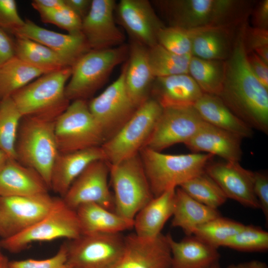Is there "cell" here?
<instances>
[{"label": "cell", "mask_w": 268, "mask_h": 268, "mask_svg": "<svg viewBox=\"0 0 268 268\" xmlns=\"http://www.w3.org/2000/svg\"><path fill=\"white\" fill-rule=\"evenodd\" d=\"M244 43L247 52H253L268 64V30L247 24L244 32Z\"/></svg>", "instance_id": "7bdbcfd3"}, {"label": "cell", "mask_w": 268, "mask_h": 268, "mask_svg": "<svg viewBox=\"0 0 268 268\" xmlns=\"http://www.w3.org/2000/svg\"><path fill=\"white\" fill-rule=\"evenodd\" d=\"M220 215L218 209L198 202L180 187L176 188L172 226L181 228L187 236L193 235L198 226Z\"/></svg>", "instance_id": "4dcf8cb0"}, {"label": "cell", "mask_w": 268, "mask_h": 268, "mask_svg": "<svg viewBox=\"0 0 268 268\" xmlns=\"http://www.w3.org/2000/svg\"><path fill=\"white\" fill-rule=\"evenodd\" d=\"M248 63L260 83L268 89V64L253 52H247Z\"/></svg>", "instance_id": "bcb514c9"}, {"label": "cell", "mask_w": 268, "mask_h": 268, "mask_svg": "<svg viewBox=\"0 0 268 268\" xmlns=\"http://www.w3.org/2000/svg\"><path fill=\"white\" fill-rule=\"evenodd\" d=\"M110 164L105 160L89 164L72 182L65 196L64 202L76 210L80 205L94 203L114 211L113 195L108 185Z\"/></svg>", "instance_id": "9a60e30c"}, {"label": "cell", "mask_w": 268, "mask_h": 268, "mask_svg": "<svg viewBox=\"0 0 268 268\" xmlns=\"http://www.w3.org/2000/svg\"><path fill=\"white\" fill-rule=\"evenodd\" d=\"M139 155L154 197L205 172L214 156L195 152L165 154L145 147Z\"/></svg>", "instance_id": "3957f363"}, {"label": "cell", "mask_w": 268, "mask_h": 268, "mask_svg": "<svg viewBox=\"0 0 268 268\" xmlns=\"http://www.w3.org/2000/svg\"><path fill=\"white\" fill-rule=\"evenodd\" d=\"M208 268H221L219 264V262H218L214 263V264H213L212 265H211Z\"/></svg>", "instance_id": "11a10c76"}, {"label": "cell", "mask_w": 268, "mask_h": 268, "mask_svg": "<svg viewBox=\"0 0 268 268\" xmlns=\"http://www.w3.org/2000/svg\"><path fill=\"white\" fill-rule=\"evenodd\" d=\"M242 138L207 123L184 144L195 153L217 155L224 161L239 162L242 156Z\"/></svg>", "instance_id": "cb8c5ba5"}, {"label": "cell", "mask_w": 268, "mask_h": 268, "mask_svg": "<svg viewBox=\"0 0 268 268\" xmlns=\"http://www.w3.org/2000/svg\"><path fill=\"white\" fill-rule=\"evenodd\" d=\"M114 211L134 221L139 210L154 197L139 153L110 165Z\"/></svg>", "instance_id": "52a82bcc"}, {"label": "cell", "mask_w": 268, "mask_h": 268, "mask_svg": "<svg viewBox=\"0 0 268 268\" xmlns=\"http://www.w3.org/2000/svg\"><path fill=\"white\" fill-rule=\"evenodd\" d=\"M14 0H0V28L11 33L24 24Z\"/></svg>", "instance_id": "ee69618b"}, {"label": "cell", "mask_w": 268, "mask_h": 268, "mask_svg": "<svg viewBox=\"0 0 268 268\" xmlns=\"http://www.w3.org/2000/svg\"><path fill=\"white\" fill-rule=\"evenodd\" d=\"M226 268H268V267L264 262L259 260H251L238 264H231Z\"/></svg>", "instance_id": "816d5d0a"}, {"label": "cell", "mask_w": 268, "mask_h": 268, "mask_svg": "<svg viewBox=\"0 0 268 268\" xmlns=\"http://www.w3.org/2000/svg\"><path fill=\"white\" fill-rule=\"evenodd\" d=\"M205 173L219 186L227 199L243 206L260 209L253 189V171L243 168L238 162L209 163Z\"/></svg>", "instance_id": "d6986e66"}, {"label": "cell", "mask_w": 268, "mask_h": 268, "mask_svg": "<svg viewBox=\"0 0 268 268\" xmlns=\"http://www.w3.org/2000/svg\"><path fill=\"white\" fill-rule=\"evenodd\" d=\"M81 235L75 210L68 206L62 198H57L49 212L29 228L13 237L0 241L1 248L17 253L36 242L50 241L59 238L69 240Z\"/></svg>", "instance_id": "9c48e42d"}, {"label": "cell", "mask_w": 268, "mask_h": 268, "mask_svg": "<svg viewBox=\"0 0 268 268\" xmlns=\"http://www.w3.org/2000/svg\"><path fill=\"white\" fill-rule=\"evenodd\" d=\"M175 189L153 197L137 213L134 219V233L144 238H154L161 234L167 220L172 216Z\"/></svg>", "instance_id": "484cf974"}, {"label": "cell", "mask_w": 268, "mask_h": 268, "mask_svg": "<svg viewBox=\"0 0 268 268\" xmlns=\"http://www.w3.org/2000/svg\"><path fill=\"white\" fill-rule=\"evenodd\" d=\"M253 189L266 220L268 219V177L262 172H253Z\"/></svg>", "instance_id": "f6af8a7d"}, {"label": "cell", "mask_w": 268, "mask_h": 268, "mask_svg": "<svg viewBox=\"0 0 268 268\" xmlns=\"http://www.w3.org/2000/svg\"><path fill=\"white\" fill-rule=\"evenodd\" d=\"M31 5L35 10L60 8L66 5L64 0H34Z\"/></svg>", "instance_id": "f907efd6"}, {"label": "cell", "mask_w": 268, "mask_h": 268, "mask_svg": "<svg viewBox=\"0 0 268 268\" xmlns=\"http://www.w3.org/2000/svg\"><path fill=\"white\" fill-rule=\"evenodd\" d=\"M8 260L6 257H4L0 261V268H7Z\"/></svg>", "instance_id": "db71d44e"}, {"label": "cell", "mask_w": 268, "mask_h": 268, "mask_svg": "<svg viewBox=\"0 0 268 268\" xmlns=\"http://www.w3.org/2000/svg\"><path fill=\"white\" fill-rule=\"evenodd\" d=\"M244 224L221 215L198 226L193 235L218 249L226 243Z\"/></svg>", "instance_id": "74e56055"}, {"label": "cell", "mask_w": 268, "mask_h": 268, "mask_svg": "<svg viewBox=\"0 0 268 268\" xmlns=\"http://www.w3.org/2000/svg\"><path fill=\"white\" fill-rule=\"evenodd\" d=\"M124 241L123 255L117 268H171L167 235L148 239L134 233L124 237Z\"/></svg>", "instance_id": "ac0fdd59"}, {"label": "cell", "mask_w": 268, "mask_h": 268, "mask_svg": "<svg viewBox=\"0 0 268 268\" xmlns=\"http://www.w3.org/2000/svg\"><path fill=\"white\" fill-rule=\"evenodd\" d=\"M14 56L15 42L0 28V66Z\"/></svg>", "instance_id": "c3c4849f"}, {"label": "cell", "mask_w": 268, "mask_h": 268, "mask_svg": "<svg viewBox=\"0 0 268 268\" xmlns=\"http://www.w3.org/2000/svg\"><path fill=\"white\" fill-rule=\"evenodd\" d=\"M171 253V268H208L219 262L218 249L192 235L181 241L167 235Z\"/></svg>", "instance_id": "4316f807"}, {"label": "cell", "mask_w": 268, "mask_h": 268, "mask_svg": "<svg viewBox=\"0 0 268 268\" xmlns=\"http://www.w3.org/2000/svg\"><path fill=\"white\" fill-rule=\"evenodd\" d=\"M57 199L49 193L0 197V237L6 239L29 228L49 212Z\"/></svg>", "instance_id": "4fadbf2b"}, {"label": "cell", "mask_w": 268, "mask_h": 268, "mask_svg": "<svg viewBox=\"0 0 268 268\" xmlns=\"http://www.w3.org/2000/svg\"><path fill=\"white\" fill-rule=\"evenodd\" d=\"M7 268H71L67 261L66 243L61 245L57 252L50 258L8 261Z\"/></svg>", "instance_id": "b9f144b4"}, {"label": "cell", "mask_w": 268, "mask_h": 268, "mask_svg": "<svg viewBox=\"0 0 268 268\" xmlns=\"http://www.w3.org/2000/svg\"><path fill=\"white\" fill-rule=\"evenodd\" d=\"M114 0H92L82 20L81 33L91 50H103L124 44L125 36L116 24Z\"/></svg>", "instance_id": "2e32d148"}, {"label": "cell", "mask_w": 268, "mask_h": 268, "mask_svg": "<svg viewBox=\"0 0 268 268\" xmlns=\"http://www.w3.org/2000/svg\"><path fill=\"white\" fill-rule=\"evenodd\" d=\"M205 123L193 106L163 108L144 147L161 152L177 143L185 144Z\"/></svg>", "instance_id": "5bb4252c"}, {"label": "cell", "mask_w": 268, "mask_h": 268, "mask_svg": "<svg viewBox=\"0 0 268 268\" xmlns=\"http://www.w3.org/2000/svg\"><path fill=\"white\" fill-rule=\"evenodd\" d=\"M129 46L125 44L103 50H91L71 67V74L65 88L70 102L86 100L106 82L114 68L128 57Z\"/></svg>", "instance_id": "8992f818"}, {"label": "cell", "mask_w": 268, "mask_h": 268, "mask_svg": "<svg viewBox=\"0 0 268 268\" xmlns=\"http://www.w3.org/2000/svg\"><path fill=\"white\" fill-rule=\"evenodd\" d=\"M51 72L14 56L0 66V101L11 97L35 78Z\"/></svg>", "instance_id": "1f68e13d"}, {"label": "cell", "mask_w": 268, "mask_h": 268, "mask_svg": "<svg viewBox=\"0 0 268 268\" xmlns=\"http://www.w3.org/2000/svg\"><path fill=\"white\" fill-rule=\"evenodd\" d=\"M115 10L132 41L147 48L157 44L158 33L165 26L148 0H121Z\"/></svg>", "instance_id": "e0dca14e"}, {"label": "cell", "mask_w": 268, "mask_h": 268, "mask_svg": "<svg viewBox=\"0 0 268 268\" xmlns=\"http://www.w3.org/2000/svg\"><path fill=\"white\" fill-rule=\"evenodd\" d=\"M71 268H117L123 255L121 233L81 234L66 243Z\"/></svg>", "instance_id": "8fae6325"}, {"label": "cell", "mask_w": 268, "mask_h": 268, "mask_svg": "<svg viewBox=\"0 0 268 268\" xmlns=\"http://www.w3.org/2000/svg\"><path fill=\"white\" fill-rule=\"evenodd\" d=\"M47 184L33 169L8 158L0 171V197H28L48 193Z\"/></svg>", "instance_id": "d4e9b609"}, {"label": "cell", "mask_w": 268, "mask_h": 268, "mask_svg": "<svg viewBox=\"0 0 268 268\" xmlns=\"http://www.w3.org/2000/svg\"><path fill=\"white\" fill-rule=\"evenodd\" d=\"M247 23L237 31L230 55L225 61L224 80L218 96L251 128L268 133V89L256 78L248 63L244 43Z\"/></svg>", "instance_id": "6da1fadb"}, {"label": "cell", "mask_w": 268, "mask_h": 268, "mask_svg": "<svg viewBox=\"0 0 268 268\" xmlns=\"http://www.w3.org/2000/svg\"><path fill=\"white\" fill-rule=\"evenodd\" d=\"M178 187L196 201L213 209H218L228 199L217 184L205 172Z\"/></svg>", "instance_id": "d590c367"}, {"label": "cell", "mask_w": 268, "mask_h": 268, "mask_svg": "<svg viewBox=\"0 0 268 268\" xmlns=\"http://www.w3.org/2000/svg\"><path fill=\"white\" fill-rule=\"evenodd\" d=\"M98 160H105L101 146L67 153L59 152L52 168L50 190L63 198L85 168Z\"/></svg>", "instance_id": "7402d4cb"}, {"label": "cell", "mask_w": 268, "mask_h": 268, "mask_svg": "<svg viewBox=\"0 0 268 268\" xmlns=\"http://www.w3.org/2000/svg\"><path fill=\"white\" fill-rule=\"evenodd\" d=\"M205 28L185 29L165 26L158 33L157 43L176 54L192 55L193 40Z\"/></svg>", "instance_id": "f35d334b"}, {"label": "cell", "mask_w": 268, "mask_h": 268, "mask_svg": "<svg viewBox=\"0 0 268 268\" xmlns=\"http://www.w3.org/2000/svg\"><path fill=\"white\" fill-rule=\"evenodd\" d=\"M1 245H0V261L4 257L3 256L1 252Z\"/></svg>", "instance_id": "9f6ffc18"}, {"label": "cell", "mask_w": 268, "mask_h": 268, "mask_svg": "<svg viewBox=\"0 0 268 268\" xmlns=\"http://www.w3.org/2000/svg\"><path fill=\"white\" fill-rule=\"evenodd\" d=\"M41 20L51 23L67 31L68 34L81 33L82 20L67 5L56 9H38Z\"/></svg>", "instance_id": "60d3db41"}, {"label": "cell", "mask_w": 268, "mask_h": 268, "mask_svg": "<svg viewBox=\"0 0 268 268\" xmlns=\"http://www.w3.org/2000/svg\"><path fill=\"white\" fill-rule=\"evenodd\" d=\"M126 63L117 79L88 103L91 113L103 132L105 142L119 131L138 108L126 88Z\"/></svg>", "instance_id": "7c38bea8"}, {"label": "cell", "mask_w": 268, "mask_h": 268, "mask_svg": "<svg viewBox=\"0 0 268 268\" xmlns=\"http://www.w3.org/2000/svg\"><path fill=\"white\" fill-rule=\"evenodd\" d=\"M71 71L67 67L48 73L14 93L11 98L22 116L55 121L70 103L65 88Z\"/></svg>", "instance_id": "5b68a950"}, {"label": "cell", "mask_w": 268, "mask_h": 268, "mask_svg": "<svg viewBox=\"0 0 268 268\" xmlns=\"http://www.w3.org/2000/svg\"><path fill=\"white\" fill-rule=\"evenodd\" d=\"M147 56L155 77L189 74L192 55H177L157 43L147 48Z\"/></svg>", "instance_id": "e575fe53"}, {"label": "cell", "mask_w": 268, "mask_h": 268, "mask_svg": "<svg viewBox=\"0 0 268 268\" xmlns=\"http://www.w3.org/2000/svg\"><path fill=\"white\" fill-rule=\"evenodd\" d=\"M206 123L243 138L253 135V129L238 118L216 95L203 93L193 106Z\"/></svg>", "instance_id": "83f0119b"}, {"label": "cell", "mask_w": 268, "mask_h": 268, "mask_svg": "<svg viewBox=\"0 0 268 268\" xmlns=\"http://www.w3.org/2000/svg\"><path fill=\"white\" fill-rule=\"evenodd\" d=\"M239 27L217 26L203 29L193 40L192 55L205 60H226L233 49L237 31L235 30Z\"/></svg>", "instance_id": "f546056e"}, {"label": "cell", "mask_w": 268, "mask_h": 268, "mask_svg": "<svg viewBox=\"0 0 268 268\" xmlns=\"http://www.w3.org/2000/svg\"><path fill=\"white\" fill-rule=\"evenodd\" d=\"M9 158L7 154L0 150V171L4 166L8 159Z\"/></svg>", "instance_id": "f5cc1de1"}, {"label": "cell", "mask_w": 268, "mask_h": 268, "mask_svg": "<svg viewBox=\"0 0 268 268\" xmlns=\"http://www.w3.org/2000/svg\"><path fill=\"white\" fill-rule=\"evenodd\" d=\"M75 210L81 234L121 233L133 228V220L126 219L96 203L83 204Z\"/></svg>", "instance_id": "f1b7e54d"}, {"label": "cell", "mask_w": 268, "mask_h": 268, "mask_svg": "<svg viewBox=\"0 0 268 268\" xmlns=\"http://www.w3.org/2000/svg\"><path fill=\"white\" fill-rule=\"evenodd\" d=\"M163 108L150 97L138 107L133 116L101 146L105 160L114 165L139 153L153 132Z\"/></svg>", "instance_id": "ba28073f"}, {"label": "cell", "mask_w": 268, "mask_h": 268, "mask_svg": "<svg viewBox=\"0 0 268 268\" xmlns=\"http://www.w3.org/2000/svg\"><path fill=\"white\" fill-rule=\"evenodd\" d=\"M55 121L32 116L22 117L15 144V159L37 171L50 190L52 168L59 153L55 134Z\"/></svg>", "instance_id": "277c9868"}, {"label": "cell", "mask_w": 268, "mask_h": 268, "mask_svg": "<svg viewBox=\"0 0 268 268\" xmlns=\"http://www.w3.org/2000/svg\"><path fill=\"white\" fill-rule=\"evenodd\" d=\"M14 42L15 56L30 64L52 71L70 67L59 55L38 42L19 37Z\"/></svg>", "instance_id": "836d02e7"}, {"label": "cell", "mask_w": 268, "mask_h": 268, "mask_svg": "<svg viewBox=\"0 0 268 268\" xmlns=\"http://www.w3.org/2000/svg\"><path fill=\"white\" fill-rule=\"evenodd\" d=\"M250 13L252 14V27L268 30V0L259 2Z\"/></svg>", "instance_id": "7dc6e473"}, {"label": "cell", "mask_w": 268, "mask_h": 268, "mask_svg": "<svg viewBox=\"0 0 268 268\" xmlns=\"http://www.w3.org/2000/svg\"><path fill=\"white\" fill-rule=\"evenodd\" d=\"M55 134L60 153L101 146L105 141L88 103L83 100L72 101L59 116L55 123Z\"/></svg>", "instance_id": "30bf717a"}, {"label": "cell", "mask_w": 268, "mask_h": 268, "mask_svg": "<svg viewBox=\"0 0 268 268\" xmlns=\"http://www.w3.org/2000/svg\"><path fill=\"white\" fill-rule=\"evenodd\" d=\"M203 92L189 74L155 77L150 97L162 107L184 108L194 106Z\"/></svg>", "instance_id": "44dd1931"}, {"label": "cell", "mask_w": 268, "mask_h": 268, "mask_svg": "<svg viewBox=\"0 0 268 268\" xmlns=\"http://www.w3.org/2000/svg\"><path fill=\"white\" fill-rule=\"evenodd\" d=\"M22 116L11 97L0 101V150L15 159V144Z\"/></svg>", "instance_id": "8d00e7d4"}, {"label": "cell", "mask_w": 268, "mask_h": 268, "mask_svg": "<svg viewBox=\"0 0 268 268\" xmlns=\"http://www.w3.org/2000/svg\"><path fill=\"white\" fill-rule=\"evenodd\" d=\"M224 247L242 252H264L268 249V232L252 225H244Z\"/></svg>", "instance_id": "ab89813d"}, {"label": "cell", "mask_w": 268, "mask_h": 268, "mask_svg": "<svg viewBox=\"0 0 268 268\" xmlns=\"http://www.w3.org/2000/svg\"><path fill=\"white\" fill-rule=\"evenodd\" d=\"M225 61L210 60L192 56L189 74L203 93L219 96L224 80Z\"/></svg>", "instance_id": "d6a6232c"}, {"label": "cell", "mask_w": 268, "mask_h": 268, "mask_svg": "<svg viewBox=\"0 0 268 268\" xmlns=\"http://www.w3.org/2000/svg\"><path fill=\"white\" fill-rule=\"evenodd\" d=\"M92 0H64V1L66 5L82 20L90 9Z\"/></svg>", "instance_id": "681fc988"}, {"label": "cell", "mask_w": 268, "mask_h": 268, "mask_svg": "<svg viewBox=\"0 0 268 268\" xmlns=\"http://www.w3.org/2000/svg\"><path fill=\"white\" fill-rule=\"evenodd\" d=\"M169 24L185 29L237 27L251 13L250 2L235 0H162L153 2Z\"/></svg>", "instance_id": "7a4b0ae2"}, {"label": "cell", "mask_w": 268, "mask_h": 268, "mask_svg": "<svg viewBox=\"0 0 268 268\" xmlns=\"http://www.w3.org/2000/svg\"><path fill=\"white\" fill-rule=\"evenodd\" d=\"M147 48L133 41L129 46L125 84L128 95L137 107L150 98L155 78L148 61Z\"/></svg>", "instance_id": "603a6c76"}, {"label": "cell", "mask_w": 268, "mask_h": 268, "mask_svg": "<svg viewBox=\"0 0 268 268\" xmlns=\"http://www.w3.org/2000/svg\"><path fill=\"white\" fill-rule=\"evenodd\" d=\"M11 34L38 42L59 55L72 67L84 54L91 50L82 33L62 34L45 29L29 19Z\"/></svg>", "instance_id": "ffe728a7"}]
</instances>
